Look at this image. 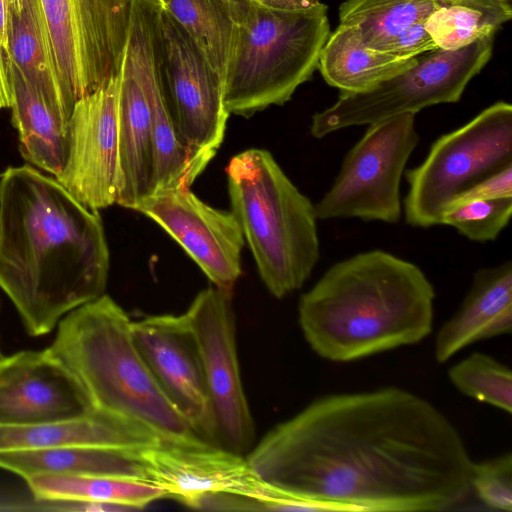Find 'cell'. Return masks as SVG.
<instances>
[{
  "label": "cell",
  "instance_id": "obj_35",
  "mask_svg": "<svg viewBox=\"0 0 512 512\" xmlns=\"http://www.w3.org/2000/svg\"><path fill=\"white\" fill-rule=\"evenodd\" d=\"M498 198H512V165L475 183L455 197L447 207Z\"/></svg>",
  "mask_w": 512,
  "mask_h": 512
},
{
  "label": "cell",
  "instance_id": "obj_39",
  "mask_svg": "<svg viewBox=\"0 0 512 512\" xmlns=\"http://www.w3.org/2000/svg\"><path fill=\"white\" fill-rule=\"evenodd\" d=\"M502 1L511 4V0H502Z\"/></svg>",
  "mask_w": 512,
  "mask_h": 512
},
{
  "label": "cell",
  "instance_id": "obj_28",
  "mask_svg": "<svg viewBox=\"0 0 512 512\" xmlns=\"http://www.w3.org/2000/svg\"><path fill=\"white\" fill-rule=\"evenodd\" d=\"M512 17V5L502 0H452L431 13L425 28L438 49L457 50L494 36Z\"/></svg>",
  "mask_w": 512,
  "mask_h": 512
},
{
  "label": "cell",
  "instance_id": "obj_17",
  "mask_svg": "<svg viewBox=\"0 0 512 512\" xmlns=\"http://www.w3.org/2000/svg\"><path fill=\"white\" fill-rule=\"evenodd\" d=\"M92 409L77 380L46 349L1 357L0 425L68 419Z\"/></svg>",
  "mask_w": 512,
  "mask_h": 512
},
{
  "label": "cell",
  "instance_id": "obj_5",
  "mask_svg": "<svg viewBox=\"0 0 512 512\" xmlns=\"http://www.w3.org/2000/svg\"><path fill=\"white\" fill-rule=\"evenodd\" d=\"M226 172L231 212L263 283L279 299L300 289L320 257L315 205L266 150L235 155Z\"/></svg>",
  "mask_w": 512,
  "mask_h": 512
},
{
  "label": "cell",
  "instance_id": "obj_40",
  "mask_svg": "<svg viewBox=\"0 0 512 512\" xmlns=\"http://www.w3.org/2000/svg\"><path fill=\"white\" fill-rule=\"evenodd\" d=\"M1 357H2V356H1V354H0V359H1Z\"/></svg>",
  "mask_w": 512,
  "mask_h": 512
},
{
  "label": "cell",
  "instance_id": "obj_36",
  "mask_svg": "<svg viewBox=\"0 0 512 512\" xmlns=\"http://www.w3.org/2000/svg\"><path fill=\"white\" fill-rule=\"evenodd\" d=\"M9 36V0H0V108H10L11 105V89L8 76Z\"/></svg>",
  "mask_w": 512,
  "mask_h": 512
},
{
  "label": "cell",
  "instance_id": "obj_15",
  "mask_svg": "<svg viewBox=\"0 0 512 512\" xmlns=\"http://www.w3.org/2000/svg\"><path fill=\"white\" fill-rule=\"evenodd\" d=\"M132 331L166 396L199 438L216 445L201 355L185 314L154 315L132 321Z\"/></svg>",
  "mask_w": 512,
  "mask_h": 512
},
{
  "label": "cell",
  "instance_id": "obj_21",
  "mask_svg": "<svg viewBox=\"0 0 512 512\" xmlns=\"http://www.w3.org/2000/svg\"><path fill=\"white\" fill-rule=\"evenodd\" d=\"M118 133L116 204L135 210L152 190V108L146 87L125 54L120 79Z\"/></svg>",
  "mask_w": 512,
  "mask_h": 512
},
{
  "label": "cell",
  "instance_id": "obj_12",
  "mask_svg": "<svg viewBox=\"0 0 512 512\" xmlns=\"http://www.w3.org/2000/svg\"><path fill=\"white\" fill-rule=\"evenodd\" d=\"M148 481L166 497L194 509L209 497L244 495L258 500L262 511H275L281 493L262 480L246 455L198 437L163 438L140 450Z\"/></svg>",
  "mask_w": 512,
  "mask_h": 512
},
{
  "label": "cell",
  "instance_id": "obj_24",
  "mask_svg": "<svg viewBox=\"0 0 512 512\" xmlns=\"http://www.w3.org/2000/svg\"><path fill=\"white\" fill-rule=\"evenodd\" d=\"M416 63L417 57L402 58L366 46L355 25L340 24L325 42L317 69L341 93H362Z\"/></svg>",
  "mask_w": 512,
  "mask_h": 512
},
{
  "label": "cell",
  "instance_id": "obj_9",
  "mask_svg": "<svg viewBox=\"0 0 512 512\" xmlns=\"http://www.w3.org/2000/svg\"><path fill=\"white\" fill-rule=\"evenodd\" d=\"M415 116L405 113L368 125L315 205L318 220L359 218L390 224L400 220L401 179L419 142Z\"/></svg>",
  "mask_w": 512,
  "mask_h": 512
},
{
  "label": "cell",
  "instance_id": "obj_26",
  "mask_svg": "<svg viewBox=\"0 0 512 512\" xmlns=\"http://www.w3.org/2000/svg\"><path fill=\"white\" fill-rule=\"evenodd\" d=\"M26 483L37 499L107 504L122 511L139 510L166 497L150 482L121 477L39 474Z\"/></svg>",
  "mask_w": 512,
  "mask_h": 512
},
{
  "label": "cell",
  "instance_id": "obj_38",
  "mask_svg": "<svg viewBox=\"0 0 512 512\" xmlns=\"http://www.w3.org/2000/svg\"><path fill=\"white\" fill-rule=\"evenodd\" d=\"M160 6L164 4L165 0H156ZM228 5L234 19L238 25H242L248 19L251 10L255 3L253 0H224Z\"/></svg>",
  "mask_w": 512,
  "mask_h": 512
},
{
  "label": "cell",
  "instance_id": "obj_2",
  "mask_svg": "<svg viewBox=\"0 0 512 512\" xmlns=\"http://www.w3.org/2000/svg\"><path fill=\"white\" fill-rule=\"evenodd\" d=\"M109 249L98 211L54 176L24 164L0 176V288L26 332L50 333L105 294Z\"/></svg>",
  "mask_w": 512,
  "mask_h": 512
},
{
  "label": "cell",
  "instance_id": "obj_8",
  "mask_svg": "<svg viewBox=\"0 0 512 512\" xmlns=\"http://www.w3.org/2000/svg\"><path fill=\"white\" fill-rule=\"evenodd\" d=\"M492 50L493 36H487L457 50L437 49L417 57L415 66L369 91L340 93L332 106L313 115L310 133L321 139L344 128L455 103L488 63Z\"/></svg>",
  "mask_w": 512,
  "mask_h": 512
},
{
  "label": "cell",
  "instance_id": "obj_22",
  "mask_svg": "<svg viewBox=\"0 0 512 512\" xmlns=\"http://www.w3.org/2000/svg\"><path fill=\"white\" fill-rule=\"evenodd\" d=\"M12 123L18 132L22 157L37 169L56 176L67 152L70 115L38 91L8 60Z\"/></svg>",
  "mask_w": 512,
  "mask_h": 512
},
{
  "label": "cell",
  "instance_id": "obj_37",
  "mask_svg": "<svg viewBox=\"0 0 512 512\" xmlns=\"http://www.w3.org/2000/svg\"><path fill=\"white\" fill-rule=\"evenodd\" d=\"M254 3L274 10H305L321 4V0H253Z\"/></svg>",
  "mask_w": 512,
  "mask_h": 512
},
{
  "label": "cell",
  "instance_id": "obj_7",
  "mask_svg": "<svg viewBox=\"0 0 512 512\" xmlns=\"http://www.w3.org/2000/svg\"><path fill=\"white\" fill-rule=\"evenodd\" d=\"M512 165V106L499 101L463 126L440 136L424 161L405 172L406 222L441 225L446 207L475 183Z\"/></svg>",
  "mask_w": 512,
  "mask_h": 512
},
{
  "label": "cell",
  "instance_id": "obj_19",
  "mask_svg": "<svg viewBox=\"0 0 512 512\" xmlns=\"http://www.w3.org/2000/svg\"><path fill=\"white\" fill-rule=\"evenodd\" d=\"M163 439L134 421L92 409L88 413L31 425H0V451L98 446L138 451Z\"/></svg>",
  "mask_w": 512,
  "mask_h": 512
},
{
  "label": "cell",
  "instance_id": "obj_18",
  "mask_svg": "<svg viewBox=\"0 0 512 512\" xmlns=\"http://www.w3.org/2000/svg\"><path fill=\"white\" fill-rule=\"evenodd\" d=\"M80 98L121 74L134 0H68Z\"/></svg>",
  "mask_w": 512,
  "mask_h": 512
},
{
  "label": "cell",
  "instance_id": "obj_20",
  "mask_svg": "<svg viewBox=\"0 0 512 512\" xmlns=\"http://www.w3.org/2000/svg\"><path fill=\"white\" fill-rule=\"evenodd\" d=\"M512 330V264L481 268L459 309L439 329L435 358L444 363L480 340Z\"/></svg>",
  "mask_w": 512,
  "mask_h": 512
},
{
  "label": "cell",
  "instance_id": "obj_10",
  "mask_svg": "<svg viewBox=\"0 0 512 512\" xmlns=\"http://www.w3.org/2000/svg\"><path fill=\"white\" fill-rule=\"evenodd\" d=\"M154 44L167 110L181 141L209 161L220 148L229 113L224 83L187 32L159 5Z\"/></svg>",
  "mask_w": 512,
  "mask_h": 512
},
{
  "label": "cell",
  "instance_id": "obj_3",
  "mask_svg": "<svg viewBox=\"0 0 512 512\" xmlns=\"http://www.w3.org/2000/svg\"><path fill=\"white\" fill-rule=\"evenodd\" d=\"M434 300L420 267L371 250L335 263L303 293L298 321L317 355L349 362L425 339Z\"/></svg>",
  "mask_w": 512,
  "mask_h": 512
},
{
  "label": "cell",
  "instance_id": "obj_27",
  "mask_svg": "<svg viewBox=\"0 0 512 512\" xmlns=\"http://www.w3.org/2000/svg\"><path fill=\"white\" fill-rule=\"evenodd\" d=\"M191 37L225 80L239 37V25L224 0H165L161 6Z\"/></svg>",
  "mask_w": 512,
  "mask_h": 512
},
{
  "label": "cell",
  "instance_id": "obj_32",
  "mask_svg": "<svg viewBox=\"0 0 512 512\" xmlns=\"http://www.w3.org/2000/svg\"><path fill=\"white\" fill-rule=\"evenodd\" d=\"M511 213L512 198L475 200L447 207L441 225L455 228L472 241H492L508 225Z\"/></svg>",
  "mask_w": 512,
  "mask_h": 512
},
{
  "label": "cell",
  "instance_id": "obj_1",
  "mask_svg": "<svg viewBox=\"0 0 512 512\" xmlns=\"http://www.w3.org/2000/svg\"><path fill=\"white\" fill-rule=\"evenodd\" d=\"M246 458L310 511H447L472 491L474 461L457 428L399 387L321 396Z\"/></svg>",
  "mask_w": 512,
  "mask_h": 512
},
{
  "label": "cell",
  "instance_id": "obj_16",
  "mask_svg": "<svg viewBox=\"0 0 512 512\" xmlns=\"http://www.w3.org/2000/svg\"><path fill=\"white\" fill-rule=\"evenodd\" d=\"M158 5L134 0L125 56L149 95L152 108V190L190 187L210 162L191 151L180 139L164 100L154 33Z\"/></svg>",
  "mask_w": 512,
  "mask_h": 512
},
{
  "label": "cell",
  "instance_id": "obj_33",
  "mask_svg": "<svg viewBox=\"0 0 512 512\" xmlns=\"http://www.w3.org/2000/svg\"><path fill=\"white\" fill-rule=\"evenodd\" d=\"M471 490L488 508L512 511V454L474 462L470 478Z\"/></svg>",
  "mask_w": 512,
  "mask_h": 512
},
{
  "label": "cell",
  "instance_id": "obj_23",
  "mask_svg": "<svg viewBox=\"0 0 512 512\" xmlns=\"http://www.w3.org/2000/svg\"><path fill=\"white\" fill-rule=\"evenodd\" d=\"M0 469L25 481L39 474L111 476L148 481L140 450L66 446L0 451Z\"/></svg>",
  "mask_w": 512,
  "mask_h": 512
},
{
  "label": "cell",
  "instance_id": "obj_25",
  "mask_svg": "<svg viewBox=\"0 0 512 512\" xmlns=\"http://www.w3.org/2000/svg\"><path fill=\"white\" fill-rule=\"evenodd\" d=\"M11 62L25 78L71 116L56 70L40 0H9Z\"/></svg>",
  "mask_w": 512,
  "mask_h": 512
},
{
  "label": "cell",
  "instance_id": "obj_30",
  "mask_svg": "<svg viewBox=\"0 0 512 512\" xmlns=\"http://www.w3.org/2000/svg\"><path fill=\"white\" fill-rule=\"evenodd\" d=\"M448 377L464 395L509 414L512 412V373L494 357L472 353L454 364Z\"/></svg>",
  "mask_w": 512,
  "mask_h": 512
},
{
  "label": "cell",
  "instance_id": "obj_29",
  "mask_svg": "<svg viewBox=\"0 0 512 512\" xmlns=\"http://www.w3.org/2000/svg\"><path fill=\"white\" fill-rule=\"evenodd\" d=\"M452 0H346L339 7L340 24L355 25L362 42L377 49L410 25L426 21Z\"/></svg>",
  "mask_w": 512,
  "mask_h": 512
},
{
  "label": "cell",
  "instance_id": "obj_31",
  "mask_svg": "<svg viewBox=\"0 0 512 512\" xmlns=\"http://www.w3.org/2000/svg\"><path fill=\"white\" fill-rule=\"evenodd\" d=\"M51 39L57 74L72 108L80 98L78 67L72 35L68 0H40Z\"/></svg>",
  "mask_w": 512,
  "mask_h": 512
},
{
  "label": "cell",
  "instance_id": "obj_11",
  "mask_svg": "<svg viewBox=\"0 0 512 512\" xmlns=\"http://www.w3.org/2000/svg\"><path fill=\"white\" fill-rule=\"evenodd\" d=\"M231 291H200L184 313L196 337L219 447L246 455L255 437L237 356Z\"/></svg>",
  "mask_w": 512,
  "mask_h": 512
},
{
  "label": "cell",
  "instance_id": "obj_13",
  "mask_svg": "<svg viewBox=\"0 0 512 512\" xmlns=\"http://www.w3.org/2000/svg\"><path fill=\"white\" fill-rule=\"evenodd\" d=\"M121 74L73 107L66 158L54 176L75 199L99 211L116 203L119 181L118 104Z\"/></svg>",
  "mask_w": 512,
  "mask_h": 512
},
{
  "label": "cell",
  "instance_id": "obj_4",
  "mask_svg": "<svg viewBox=\"0 0 512 512\" xmlns=\"http://www.w3.org/2000/svg\"><path fill=\"white\" fill-rule=\"evenodd\" d=\"M56 328L46 350L77 380L93 409L139 423L162 438L198 437L146 364L132 320L109 295L70 311Z\"/></svg>",
  "mask_w": 512,
  "mask_h": 512
},
{
  "label": "cell",
  "instance_id": "obj_34",
  "mask_svg": "<svg viewBox=\"0 0 512 512\" xmlns=\"http://www.w3.org/2000/svg\"><path fill=\"white\" fill-rule=\"evenodd\" d=\"M437 46L425 28V21L416 22L376 50L402 58H415L425 52L437 50Z\"/></svg>",
  "mask_w": 512,
  "mask_h": 512
},
{
  "label": "cell",
  "instance_id": "obj_6",
  "mask_svg": "<svg viewBox=\"0 0 512 512\" xmlns=\"http://www.w3.org/2000/svg\"><path fill=\"white\" fill-rule=\"evenodd\" d=\"M328 7L274 10L255 3L239 25L226 72L223 101L229 114L250 117L283 105L313 75L330 35Z\"/></svg>",
  "mask_w": 512,
  "mask_h": 512
},
{
  "label": "cell",
  "instance_id": "obj_14",
  "mask_svg": "<svg viewBox=\"0 0 512 512\" xmlns=\"http://www.w3.org/2000/svg\"><path fill=\"white\" fill-rule=\"evenodd\" d=\"M159 224L214 286L231 291L241 275L242 229L231 211L201 201L190 187L158 190L135 208Z\"/></svg>",
  "mask_w": 512,
  "mask_h": 512
}]
</instances>
